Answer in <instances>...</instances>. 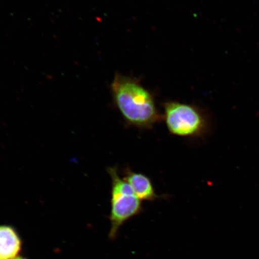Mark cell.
<instances>
[{
    "instance_id": "obj_1",
    "label": "cell",
    "mask_w": 259,
    "mask_h": 259,
    "mask_svg": "<svg viewBox=\"0 0 259 259\" xmlns=\"http://www.w3.org/2000/svg\"><path fill=\"white\" fill-rule=\"evenodd\" d=\"M111 91L113 102L129 125L151 128L163 119L153 95L139 79L116 73Z\"/></svg>"
},
{
    "instance_id": "obj_6",
    "label": "cell",
    "mask_w": 259,
    "mask_h": 259,
    "mask_svg": "<svg viewBox=\"0 0 259 259\" xmlns=\"http://www.w3.org/2000/svg\"><path fill=\"white\" fill-rule=\"evenodd\" d=\"M14 259H28V258H26L25 257H23V256H21V255H18V257H16V258H15Z\"/></svg>"
},
{
    "instance_id": "obj_2",
    "label": "cell",
    "mask_w": 259,
    "mask_h": 259,
    "mask_svg": "<svg viewBox=\"0 0 259 259\" xmlns=\"http://www.w3.org/2000/svg\"><path fill=\"white\" fill-rule=\"evenodd\" d=\"M111 178V209L110 213L111 229L109 238L117 237L121 227L128 220L142 211V200L136 196L134 190L124 178L119 177L117 168L107 169Z\"/></svg>"
},
{
    "instance_id": "obj_3",
    "label": "cell",
    "mask_w": 259,
    "mask_h": 259,
    "mask_svg": "<svg viewBox=\"0 0 259 259\" xmlns=\"http://www.w3.org/2000/svg\"><path fill=\"white\" fill-rule=\"evenodd\" d=\"M163 119L170 134L180 137L197 138L208 129L205 115L196 106L178 102L163 105Z\"/></svg>"
},
{
    "instance_id": "obj_4",
    "label": "cell",
    "mask_w": 259,
    "mask_h": 259,
    "mask_svg": "<svg viewBox=\"0 0 259 259\" xmlns=\"http://www.w3.org/2000/svg\"><path fill=\"white\" fill-rule=\"evenodd\" d=\"M124 179L131 185L136 196L142 201H154L161 197L155 192L150 178L145 175L135 172L129 169H126Z\"/></svg>"
},
{
    "instance_id": "obj_5",
    "label": "cell",
    "mask_w": 259,
    "mask_h": 259,
    "mask_svg": "<svg viewBox=\"0 0 259 259\" xmlns=\"http://www.w3.org/2000/svg\"><path fill=\"white\" fill-rule=\"evenodd\" d=\"M22 248V239L14 227L0 225V259L18 257Z\"/></svg>"
}]
</instances>
